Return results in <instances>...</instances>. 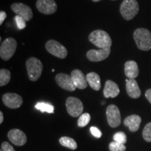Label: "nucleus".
I'll list each match as a JSON object with an SVG mask.
<instances>
[{
    "label": "nucleus",
    "mask_w": 151,
    "mask_h": 151,
    "mask_svg": "<svg viewBox=\"0 0 151 151\" xmlns=\"http://www.w3.org/2000/svg\"><path fill=\"white\" fill-rule=\"evenodd\" d=\"M88 39L92 44L100 49L111 48L112 40L110 36L104 30H94L88 37Z\"/></svg>",
    "instance_id": "nucleus-1"
},
{
    "label": "nucleus",
    "mask_w": 151,
    "mask_h": 151,
    "mask_svg": "<svg viewBox=\"0 0 151 151\" xmlns=\"http://www.w3.org/2000/svg\"><path fill=\"white\" fill-rule=\"evenodd\" d=\"M134 39L138 48L143 51L151 49V33L145 28H139L134 32Z\"/></svg>",
    "instance_id": "nucleus-2"
},
{
    "label": "nucleus",
    "mask_w": 151,
    "mask_h": 151,
    "mask_svg": "<svg viewBox=\"0 0 151 151\" xmlns=\"http://www.w3.org/2000/svg\"><path fill=\"white\" fill-rule=\"evenodd\" d=\"M139 11V6L137 0H123L120 5V12L122 18L130 20L137 16Z\"/></svg>",
    "instance_id": "nucleus-3"
},
{
    "label": "nucleus",
    "mask_w": 151,
    "mask_h": 151,
    "mask_svg": "<svg viewBox=\"0 0 151 151\" xmlns=\"http://www.w3.org/2000/svg\"><path fill=\"white\" fill-rule=\"evenodd\" d=\"M27 75L31 81H37L40 78L43 71V65L40 60L36 58H29L26 62Z\"/></svg>",
    "instance_id": "nucleus-4"
},
{
    "label": "nucleus",
    "mask_w": 151,
    "mask_h": 151,
    "mask_svg": "<svg viewBox=\"0 0 151 151\" xmlns=\"http://www.w3.org/2000/svg\"><path fill=\"white\" fill-rule=\"evenodd\" d=\"M17 48V41L14 38L9 37L1 43L0 47V57L4 61H8L14 55Z\"/></svg>",
    "instance_id": "nucleus-5"
},
{
    "label": "nucleus",
    "mask_w": 151,
    "mask_h": 151,
    "mask_svg": "<svg viewBox=\"0 0 151 151\" xmlns=\"http://www.w3.org/2000/svg\"><path fill=\"white\" fill-rule=\"evenodd\" d=\"M46 49L49 53L60 59H65L68 55L67 48L55 40H49L47 41Z\"/></svg>",
    "instance_id": "nucleus-6"
},
{
    "label": "nucleus",
    "mask_w": 151,
    "mask_h": 151,
    "mask_svg": "<svg viewBox=\"0 0 151 151\" xmlns=\"http://www.w3.org/2000/svg\"><path fill=\"white\" fill-rule=\"evenodd\" d=\"M66 107L68 113L72 117L81 116L83 111L82 101L76 97H68L66 101Z\"/></svg>",
    "instance_id": "nucleus-7"
},
{
    "label": "nucleus",
    "mask_w": 151,
    "mask_h": 151,
    "mask_svg": "<svg viewBox=\"0 0 151 151\" xmlns=\"http://www.w3.org/2000/svg\"><path fill=\"white\" fill-rule=\"evenodd\" d=\"M106 118L109 126L113 128L117 127L121 123V116L118 106L111 104L106 109Z\"/></svg>",
    "instance_id": "nucleus-8"
},
{
    "label": "nucleus",
    "mask_w": 151,
    "mask_h": 151,
    "mask_svg": "<svg viewBox=\"0 0 151 151\" xmlns=\"http://www.w3.org/2000/svg\"><path fill=\"white\" fill-rule=\"evenodd\" d=\"M36 6L39 12L45 15L53 14L58 9L55 0H37Z\"/></svg>",
    "instance_id": "nucleus-9"
},
{
    "label": "nucleus",
    "mask_w": 151,
    "mask_h": 151,
    "mask_svg": "<svg viewBox=\"0 0 151 151\" xmlns=\"http://www.w3.org/2000/svg\"><path fill=\"white\" fill-rule=\"evenodd\" d=\"M11 9L15 14L22 17L26 21H29L33 18V13L31 8L24 4L14 3L11 6Z\"/></svg>",
    "instance_id": "nucleus-10"
},
{
    "label": "nucleus",
    "mask_w": 151,
    "mask_h": 151,
    "mask_svg": "<svg viewBox=\"0 0 151 151\" xmlns=\"http://www.w3.org/2000/svg\"><path fill=\"white\" fill-rule=\"evenodd\" d=\"M55 81L60 88L67 91H74L76 88L71 76L67 73H58L55 76Z\"/></svg>",
    "instance_id": "nucleus-11"
},
{
    "label": "nucleus",
    "mask_w": 151,
    "mask_h": 151,
    "mask_svg": "<svg viewBox=\"0 0 151 151\" xmlns=\"http://www.w3.org/2000/svg\"><path fill=\"white\" fill-rule=\"evenodd\" d=\"M2 101L5 106L9 109H18L20 108L22 104L23 100L21 96L16 93H6L3 95Z\"/></svg>",
    "instance_id": "nucleus-12"
},
{
    "label": "nucleus",
    "mask_w": 151,
    "mask_h": 151,
    "mask_svg": "<svg viewBox=\"0 0 151 151\" xmlns=\"http://www.w3.org/2000/svg\"><path fill=\"white\" fill-rule=\"evenodd\" d=\"M8 138L14 145L18 146H23L27 142V136L22 130L13 129L8 133Z\"/></svg>",
    "instance_id": "nucleus-13"
},
{
    "label": "nucleus",
    "mask_w": 151,
    "mask_h": 151,
    "mask_svg": "<svg viewBox=\"0 0 151 151\" xmlns=\"http://www.w3.org/2000/svg\"><path fill=\"white\" fill-rule=\"evenodd\" d=\"M111 52V48L99 49V50H90L87 52V58L90 61L101 62L106 59Z\"/></svg>",
    "instance_id": "nucleus-14"
},
{
    "label": "nucleus",
    "mask_w": 151,
    "mask_h": 151,
    "mask_svg": "<svg viewBox=\"0 0 151 151\" xmlns=\"http://www.w3.org/2000/svg\"><path fill=\"white\" fill-rule=\"evenodd\" d=\"M71 76L73 79L74 85L76 88L80 90L86 89L88 86V81H87L86 76L79 69H74L71 71Z\"/></svg>",
    "instance_id": "nucleus-15"
},
{
    "label": "nucleus",
    "mask_w": 151,
    "mask_h": 151,
    "mask_svg": "<svg viewBox=\"0 0 151 151\" xmlns=\"http://www.w3.org/2000/svg\"><path fill=\"white\" fill-rule=\"evenodd\" d=\"M126 90L127 94L133 99L140 97L141 92L139 85L135 79H127L126 80Z\"/></svg>",
    "instance_id": "nucleus-16"
},
{
    "label": "nucleus",
    "mask_w": 151,
    "mask_h": 151,
    "mask_svg": "<svg viewBox=\"0 0 151 151\" xmlns=\"http://www.w3.org/2000/svg\"><path fill=\"white\" fill-rule=\"evenodd\" d=\"M103 93L106 98H115L120 93V89L116 83L113 81L108 80L105 83Z\"/></svg>",
    "instance_id": "nucleus-17"
},
{
    "label": "nucleus",
    "mask_w": 151,
    "mask_h": 151,
    "mask_svg": "<svg viewBox=\"0 0 151 151\" xmlns=\"http://www.w3.org/2000/svg\"><path fill=\"white\" fill-rule=\"evenodd\" d=\"M124 73L129 79H135L139 76V70L137 63L133 60H129L124 64Z\"/></svg>",
    "instance_id": "nucleus-18"
},
{
    "label": "nucleus",
    "mask_w": 151,
    "mask_h": 151,
    "mask_svg": "<svg viewBox=\"0 0 151 151\" xmlns=\"http://www.w3.org/2000/svg\"><path fill=\"white\" fill-rule=\"evenodd\" d=\"M141 122V118L138 115H132L124 119V124L129 127L132 132H137L139 129Z\"/></svg>",
    "instance_id": "nucleus-19"
},
{
    "label": "nucleus",
    "mask_w": 151,
    "mask_h": 151,
    "mask_svg": "<svg viewBox=\"0 0 151 151\" xmlns=\"http://www.w3.org/2000/svg\"><path fill=\"white\" fill-rule=\"evenodd\" d=\"M87 81L89 86L94 90L98 91L101 88V79H100L99 76L95 72H90L88 73L86 76Z\"/></svg>",
    "instance_id": "nucleus-20"
},
{
    "label": "nucleus",
    "mask_w": 151,
    "mask_h": 151,
    "mask_svg": "<svg viewBox=\"0 0 151 151\" xmlns=\"http://www.w3.org/2000/svg\"><path fill=\"white\" fill-rule=\"evenodd\" d=\"M59 141L62 146L67 147V148L71 149V150H76L78 147L76 141L71 137H62L60 138Z\"/></svg>",
    "instance_id": "nucleus-21"
},
{
    "label": "nucleus",
    "mask_w": 151,
    "mask_h": 151,
    "mask_svg": "<svg viewBox=\"0 0 151 151\" xmlns=\"http://www.w3.org/2000/svg\"><path fill=\"white\" fill-rule=\"evenodd\" d=\"M11 80V72L8 69H1L0 70V86L3 87L8 84Z\"/></svg>",
    "instance_id": "nucleus-22"
},
{
    "label": "nucleus",
    "mask_w": 151,
    "mask_h": 151,
    "mask_svg": "<svg viewBox=\"0 0 151 151\" xmlns=\"http://www.w3.org/2000/svg\"><path fill=\"white\" fill-rule=\"evenodd\" d=\"M35 108L41 112H47L48 113H54V106L49 103L46 102H38L35 106Z\"/></svg>",
    "instance_id": "nucleus-23"
},
{
    "label": "nucleus",
    "mask_w": 151,
    "mask_h": 151,
    "mask_svg": "<svg viewBox=\"0 0 151 151\" xmlns=\"http://www.w3.org/2000/svg\"><path fill=\"white\" fill-rule=\"evenodd\" d=\"M90 115L88 113H83L81 116L79 117L78 120V126L80 127H84L88 125L90 121Z\"/></svg>",
    "instance_id": "nucleus-24"
},
{
    "label": "nucleus",
    "mask_w": 151,
    "mask_h": 151,
    "mask_svg": "<svg viewBox=\"0 0 151 151\" xmlns=\"http://www.w3.org/2000/svg\"><path fill=\"white\" fill-rule=\"evenodd\" d=\"M113 140L117 143H122V144H125L127 142V136L122 132H116L113 135Z\"/></svg>",
    "instance_id": "nucleus-25"
},
{
    "label": "nucleus",
    "mask_w": 151,
    "mask_h": 151,
    "mask_svg": "<svg viewBox=\"0 0 151 151\" xmlns=\"http://www.w3.org/2000/svg\"><path fill=\"white\" fill-rule=\"evenodd\" d=\"M143 137L147 142H151V122H149L145 126L143 130Z\"/></svg>",
    "instance_id": "nucleus-26"
},
{
    "label": "nucleus",
    "mask_w": 151,
    "mask_h": 151,
    "mask_svg": "<svg viewBox=\"0 0 151 151\" xmlns=\"http://www.w3.org/2000/svg\"><path fill=\"white\" fill-rule=\"evenodd\" d=\"M109 150L110 151H125L126 146L124 144L113 141L109 144Z\"/></svg>",
    "instance_id": "nucleus-27"
},
{
    "label": "nucleus",
    "mask_w": 151,
    "mask_h": 151,
    "mask_svg": "<svg viewBox=\"0 0 151 151\" xmlns=\"http://www.w3.org/2000/svg\"><path fill=\"white\" fill-rule=\"evenodd\" d=\"M15 21L19 29H23L26 27V20L22 17L16 15L15 17Z\"/></svg>",
    "instance_id": "nucleus-28"
},
{
    "label": "nucleus",
    "mask_w": 151,
    "mask_h": 151,
    "mask_svg": "<svg viewBox=\"0 0 151 151\" xmlns=\"http://www.w3.org/2000/svg\"><path fill=\"white\" fill-rule=\"evenodd\" d=\"M90 132H91V134L94 136V137L97 138V139H99V138H101V136H102L101 132L100 131V130L96 127H90Z\"/></svg>",
    "instance_id": "nucleus-29"
},
{
    "label": "nucleus",
    "mask_w": 151,
    "mask_h": 151,
    "mask_svg": "<svg viewBox=\"0 0 151 151\" xmlns=\"http://www.w3.org/2000/svg\"><path fill=\"white\" fill-rule=\"evenodd\" d=\"M1 148L2 151H16L14 147L9 144L8 142H6V141H4V142L1 143Z\"/></svg>",
    "instance_id": "nucleus-30"
},
{
    "label": "nucleus",
    "mask_w": 151,
    "mask_h": 151,
    "mask_svg": "<svg viewBox=\"0 0 151 151\" xmlns=\"http://www.w3.org/2000/svg\"><path fill=\"white\" fill-rule=\"evenodd\" d=\"M6 13L4 11H1V12H0V24H1V25L3 24V22L4 21L5 19L6 18Z\"/></svg>",
    "instance_id": "nucleus-31"
},
{
    "label": "nucleus",
    "mask_w": 151,
    "mask_h": 151,
    "mask_svg": "<svg viewBox=\"0 0 151 151\" xmlns=\"http://www.w3.org/2000/svg\"><path fill=\"white\" fill-rule=\"evenodd\" d=\"M145 96H146V99L148 100V101L151 104V89H148L146 92V94H145Z\"/></svg>",
    "instance_id": "nucleus-32"
},
{
    "label": "nucleus",
    "mask_w": 151,
    "mask_h": 151,
    "mask_svg": "<svg viewBox=\"0 0 151 151\" xmlns=\"http://www.w3.org/2000/svg\"><path fill=\"white\" fill-rule=\"evenodd\" d=\"M3 120H4V116H3V113L0 112V124H1L3 122Z\"/></svg>",
    "instance_id": "nucleus-33"
},
{
    "label": "nucleus",
    "mask_w": 151,
    "mask_h": 151,
    "mask_svg": "<svg viewBox=\"0 0 151 151\" xmlns=\"http://www.w3.org/2000/svg\"><path fill=\"white\" fill-rule=\"evenodd\" d=\"M92 1H94V2H98V1H101V0H92Z\"/></svg>",
    "instance_id": "nucleus-34"
},
{
    "label": "nucleus",
    "mask_w": 151,
    "mask_h": 151,
    "mask_svg": "<svg viewBox=\"0 0 151 151\" xmlns=\"http://www.w3.org/2000/svg\"><path fill=\"white\" fill-rule=\"evenodd\" d=\"M111 1H116V0H111Z\"/></svg>",
    "instance_id": "nucleus-35"
},
{
    "label": "nucleus",
    "mask_w": 151,
    "mask_h": 151,
    "mask_svg": "<svg viewBox=\"0 0 151 151\" xmlns=\"http://www.w3.org/2000/svg\"><path fill=\"white\" fill-rule=\"evenodd\" d=\"M1 151H2V150H1Z\"/></svg>",
    "instance_id": "nucleus-36"
}]
</instances>
